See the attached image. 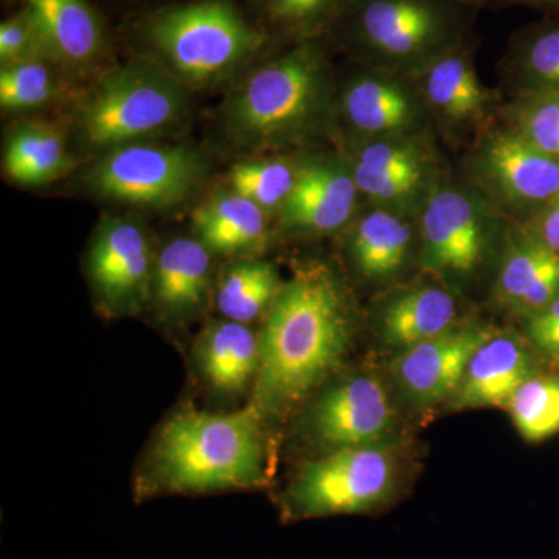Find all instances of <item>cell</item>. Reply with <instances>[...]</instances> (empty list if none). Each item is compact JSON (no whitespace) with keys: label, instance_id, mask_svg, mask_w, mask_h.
Wrapping results in <instances>:
<instances>
[{"label":"cell","instance_id":"d6986e66","mask_svg":"<svg viewBox=\"0 0 559 559\" xmlns=\"http://www.w3.org/2000/svg\"><path fill=\"white\" fill-rule=\"evenodd\" d=\"M496 294L524 319L543 310L559 296V253L525 227L510 242Z\"/></svg>","mask_w":559,"mask_h":559},{"label":"cell","instance_id":"74e56055","mask_svg":"<svg viewBox=\"0 0 559 559\" xmlns=\"http://www.w3.org/2000/svg\"><path fill=\"white\" fill-rule=\"evenodd\" d=\"M253 2L260 3V5L266 7L267 0H253Z\"/></svg>","mask_w":559,"mask_h":559},{"label":"cell","instance_id":"ffe728a7","mask_svg":"<svg viewBox=\"0 0 559 559\" xmlns=\"http://www.w3.org/2000/svg\"><path fill=\"white\" fill-rule=\"evenodd\" d=\"M25 9L55 64L84 68L100 55L102 24L86 0H27Z\"/></svg>","mask_w":559,"mask_h":559},{"label":"cell","instance_id":"1f68e13d","mask_svg":"<svg viewBox=\"0 0 559 559\" xmlns=\"http://www.w3.org/2000/svg\"><path fill=\"white\" fill-rule=\"evenodd\" d=\"M51 61H28L2 66L0 70V105L3 109L38 108L57 98L60 84L55 79Z\"/></svg>","mask_w":559,"mask_h":559},{"label":"cell","instance_id":"5bb4252c","mask_svg":"<svg viewBox=\"0 0 559 559\" xmlns=\"http://www.w3.org/2000/svg\"><path fill=\"white\" fill-rule=\"evenodd\" d=\"M87 264L95 289L110 310H135L148 296L150 242L132 221H106L92 242Z\"/></svg>","mask_w":559,"mask_h":559},{"label":"cell","instance_id":"30bf717a","mask_svg":"<svg viewBox=\"0 0 559 559\" xmlns=\"http://www.w3.org/2000/svg\"><path fill=\"white\" fill-rule=\"evenodd\" d=\"M480 186L503 207L533 218L559 193V159L509 128L489 134L474 156Z\"/></svg>","mask_w":559,"mask_h":559},{"label":"cell","instance_id":"6da1fadb","mask_svg":"<svg viewBox=\"0 0 559 559\" xmlns=\"http://www.w3.org/2000/svg\"><path fill=\"white\" fill-rule=\"evenodd\" d=\"M352 308L330 267L308 263L282 286L259 336V411L282 414L340 364L352 340Z\"/></svg>","mask_w":559,"mask_h":559},{"label":"cell","instance_id":"603a6c76","mask_svg":"<svg viewBox=\"0 0 559 559\" xmlns=\"http://www.w3.org/2000/svg\"><path fill=\"white\" fill-rule=\"evenodd\" d=\"M455 318L457 304L447 289L407 290L382 312V336L395 347L409 348L454 329Z\"/></svg>","mask_w":559,"mask_h":559},{"label":"cell","instance_id":"f546056e","mask_svg":"<svg viewBox=\"0 0 559 559\" xmlns=\"http://www.w3.org/2000/svg\"><path fill=\"white\" fill-rule=\"evenodd\" d=\"M299 167L282 159L250 160L231 168V191L264 212L282 210L296 186Z\"/></svg>","mask_w":559,"mask_h":559},{"label":"cell","instance_id":"ba28073f","mask_svg":"<svg viewBox=\"0 0 559 559\" xmlns=\"http://www.w3.org/2000/svg\"><path fill=\"white\" fill-rule=\"evenodd\" d=\"M204 160L182 145L127 143L106 151L87 173V186L105 200L171 207L200 186Z\"/></svg>","mask_w":559,"mask_h":559},{"label":"cell","instance_id":"7402d4cb","mask_svg":"<svg viewBox=\"0 0 559 559\" xmlns=\"http://www.w3.org/2000/svg\"><path fill=\"white\" fill-rule=\"evenodd\" d=\"M210 285V250L200 240L179 238L162 249L154 289L165 310L190 314L200 310Z\"/></svg>","mask_w":559,"mask_h":559},{"label":"cell","instance_id":"f1b7e54d","mask_svg":"<svg viewBox=\"0 0 559 559\" xmlns=\"http://www.w3.org/2000/svg\"><path fill=\"white\" fill-rule=\"evenodd\" d=\"M514 426L525 440L538 443L559 432V377L536 374L525 381L509 407Z\"/></svg>","mask_w":559,"mask_h":559},{"label":"cell","instance_id":"3957f363","mask_svg":"<svg viewBox=\"0 0 559 559\" xmlns=\"http://www.w3.org/2000/svg\"><path fill=\"white\" fill-rule=\"evenodd\" d=\"M468 0H352L337 43L366 68L411 76L471 38Z\"/></svg>","mask_w":559,"mask_h":559},{"label":"cell","instance_id":"5b68a950","mask_svg":"<svg viewBox=\"0 0 559 559\" xmlns=\"http://www.w3.org/2000/svg\"><path fill=\"white\" fill-rule=\"evenodd\" d=\"M165 68L182 83L209 84L230 75L270 43L266 32L224 0H201L159 11L146 31Z\"/></svg>","mask_w":559,"mask_h":559},{"label":"cell","instance_id":"9c48e42d","mask_svg":"<svg viewBox=\"0 0 559 559\" xmlns=\"http://www.w3.org/2000/svg\"><path fill=\"white\" fill-rule=\"evenodd\" d=\"M360 197L374 207L409 216L437 189V160L423 134L362 140L349 162Z\"/></svg>","mask_w":559,"mask_h":559},{"label":"cell","instance_id":"83f0119b","mask_svg":"<svg viewBox=\"0 0 559 559\" xmlns=\"http://www.w3.org/2000/svg\"><path fill=\"white\" fill-rule=\"evenodd\" d=\"M282 286L277 271L266 261L235 264L221 280L216 296L221 314L234 322H252L271 308Z\"/></svg>","mask_w":559,"mask_h":559},{"label":"cell","instance_id":"52a82bcc","mask_svg":"<svg viewBox=\"0 0 559 559\" xmlns=\"http://www.w3.org/2000/svg\"><path fill=\"white\" fill-rule=\"evenodd\" d=\"M395 460L384 448H342L308 463L286 495L293 520L369 513L395 488Z\"/></svg>","mask_w":559,"mask_h":559},{"label":"cell","instance_id":"8992f818","mask_svg":"<svg viewBox=\"0 0 559 559\" xmlns=\"http://www.w3.org/2000/svg\"><path fill=\"white\" fill-rule=\"evenodd\" d=\"M187 110L182 81L159 62L135 61L109 70L80 108L91 145L116 148L167 130Z\"/></svg>","mask_w":559,"mask_h":559},{"label":"cell","instance_id":"7a4b0ae2","mask_svg":"<svg viewBox=\"0 0 559 559\" xmlns=\"http://www.w3.org/2000/svg\"><path fill=\"white\" fill-rule=\"evenodd\" d=\"M333 79L322 39L294 43L250 73L224 110L227 134L245 148L294 145L322 130L333 110Z\"/></svg>","mask_w":559,"mask_h":559},{"label":"cell","instance_id":"8fae6325","mask_svg":"<svg viewBox=\"0 0 559 559\" xmlns=\"http://www.w3.org/2000/svg\"><path fill=\"white\" fill-rule=\"evenodd\" d=\"M489 216L476 194L441 187L421 210V263L428 271L468 275L487 252Z\"/></svg>","mask_w":559,"mask_h":559},{"label":"cell","instance_id":"44dd1931","mask_svg":"<svg viewBox=\"0 0 559 559\" xmlns=\"http://www.w3.org/2000/svg\"><path fill=\"white\" fill-rule=\"evenodd\" d=\"M266 215L259 205L230 191L198 207L193 227L210 252L237 255L263 248L267 240Z\"/></svg>","mask_w":559,"mask_h":559},{"label":"cell","instance_id":"e575fe53","mask_svg":"<svg viewBox=\"0 0 559 559\" xmlns=\"http://www.w3.org/2000/svg\"><path fill=\"white\" fill-rule=\"evenodd\" d=\"M530 345L559 366V296L543 310L525 318Z\"/></svg>","mask_w":559,"mask_h":559},{"label":"cell","instance_id":"8d00e7d4","mask_svg":"<svg viewBox=\"0 0 559 559\" xmlns=\"http://www.w3.org/2000/svg\"><path fill=\"white\" fill-rule=\"evenodd\" d=\"M477 9H502V7H527L544 13V16H559V0H468Z\"/></svg>","mask_w":559,"mask_h":559},{"label":"cell","instance_id":"e0dca14e","mask_svg":"<svg viewBox=\"0 0 559 559\" xmlns=\"http://www.w3.org/2000/svg\"><path fill=\"white\" fill-rule=\"evenodd\" d=\"M411 80L429 114L450 128L476 127L495 105V94L485 87L474 68L473 38L441 55Z\"/></svg>","mask_w":559,"mask_h":559},{"label":"cell","instance_id":"7c38bea8","mask_svg":"<svg viewBox=\"0 0 559 559\" xmlns=\"http://www.w3.org/2000/svg\"><path fill=\"white\" fill-rule=\"evenodd\" d=\"M342 120L362 140L423 134L429 110L409 76L360 66L341 92Z\"/></svg>","mask_w":559,"mask_h":559},{"label":"cell","instance_id":"836d02e7","mask_svg":"<svg viewBox=\"0 0 559 559\" xmlns=\"http://www.w3.org/2000/svg\"><path fill=\"white\" fill-rule=\"evenodd\" d=\"M0 61L2 66L51 61L46 43L27 9L0 24Z\"/></svg>","mask_w":559,"mask_h":559},{"label":"cell","instance_id":"277c9868","mask_svg":"<svg viewBox=\"0 0 559 559\" xmlns=\"http://www.w3.org/2000/svg\"><path fill=\"white\" fill-rule=\"evenodd\" d=\"M261 412L249 406L235 414L180 412L162 429L156 447L159 488L212 492L255 487L264 479Z\"/></svg>","mask_w":559,"mask_h":559},{"label":"cell","instance_id":"d4e9b609","mask_svg":"<svg viewBox=\"0 0 559 559\" xmlns=\"http://www.w3.org/2000/svg\"><path fill=\"white\" fill-rule=\"evenodd\" d=\"M200 364L213 388L238 392L259 371V336L246 323L215 322L202 336Z\"/></svg>","mask_w":559,"mask_h":559},{"label":"cell","instance_id":"d6a6232c","mask_svg":"<svg viewBox=\"0 0 559 559\" xmlns=\"http://www.w3.org/2000/svg\"><path fill=\"white\" fill-rule=\"evenodd\" d=\"M511 128L559 159V94L520 95Z\"/></svg>","mask_w":559,"mask_h":559},{"label":"cell","instance_id":"9a60e30c","mask_svg":"<svg viewBox=\"0 0 559 559\" xmlns=\"http://www.w3.org/2000/svg\"><path fill=\"white\" fill-rule=\"evenodd\" d=\"M393 426V409L377 378L358 377L330 389L312 412V428L323 443L337 448L373 447Z\"/></svg>","mask_w":559,"mask_h":559},{"label":"cell","instance_id":"2e32d148","mask_svg":"<svg viewBox=\"0 0 559 559\" xmlns=\"http://www.w3.org/2000/svg\"><path fill=\"white\" fill-rule=\"evenodd\" d=\"M359 198L349 164L311 160L300 165L296 186L280 210V216L286 229L331 234L353 218Z\"/></svg>","mask_w":559,"mask_h":559},{"label":"cell","instance_id":"cb8c5ba5","mask_svg":"<svg viewBox=\"0 0 559 559\" xmlns=\"http://www.w3.org/2000/svg\"><path fill=\"white\" fill-rule=\"evenodd\" d=\"M414 231L406 215L374 207L356 224L352 253L364 277L384 280L403 270L409 259Z\"/></svg>","mask_w":559,"mask_h":559},{"label":"cell","instance_id":"4316f807","mask_svg":"<svg viewBox=\"0 0 559 559\" xmlns=\"http://www.w3.org/2000/svg\"><path fill=\"white\" fill-rule=\"evenodd\" d=\"M72 162L60 132L44 123L17 128L10 135L3 156L7 175L24 186H43L61 178Z\"/></svg>","mask_w":559,"mask_h":559},{"label":"cell","instance_id":"ac0fdd59","mask_svg":"<svg viewBox=\"0 0 559 559\" xmlns=\"http://www.w3.org/2000/svg\"><path fill=\"white\" fill-rule=\"evenodd\" d=\"M539 373L538 358L525 342L510 334H492L469 360L452 407H509L516 390Z\"/></svg>","mask_w":559,"mask_h":559},{"label":"cell","instance_id":"484cf974","mask_svg":"<svg viewBox=\"0 0 559 559\" xmlns=\"http://www.w3.org/2000/svg\"><path fill=\"white\" fill-rule=\"evenodd\" d=\"M506 68L521 95L559 94V16H546L518 32Z\"/></svg>","mask_w":559,"mask_h":559},{"label":"cell","instance_id":"d590c367","mask_svg":"<svg viewBox=\"0 0 559 559\" xmlns=\"http://www.w3.org/2000/svg\"><path fill=\"white\" fill-rule=\"evenodd\" d=\"M527 229L547 248L559 253V193L528 219Z\"/></svg>","mask_w":559,"mask_h":559},{"label":"cell","instance_id":"4dcf8cb0","mask_svg":"<svg viewBox=\"0 0 559 559\" xmlns=\"http://www.w3.org/2000/svg\"><path fill=\"white\" fill-rule=\"evenodd\" d=\"M352 0H267L266 13L275 27L294 38H320L344 16Z\"/></svg>","mask_w":559,"mask_h":559},{"label":"cell","instance_id":"4fadbf2b","mask_svg":"<svg viewBox=\"0 0 559 559\" xmlns=\"http://www.w3.org/2000/svg\"><path fill=\"white\" fill-rule=\"evenodd\" d=\"M491 336L487 326H454L404 348L395 364L401 389L419 406H433L454 396L474 353Z\"/></svg>","mask_w":559,"mask_h":559}]
</instances>
